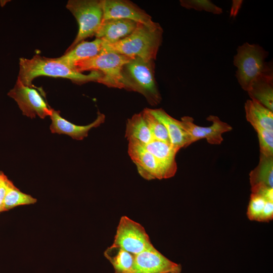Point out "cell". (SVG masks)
<instances>
[{"label":"cell","mask_w":273,"mask_h":273,"mask_svg":"<svg viewBox=\"0 0 273 273\" xmlns=\"http://www.w3.org/2000/svg\"><path fill=\"white\" fill-rule=\"evenodd\" d=\"M46 76L61 77L70 80L72 82L82 84L90 81L99 82L103 73L99 71H91L88 74L78 72L56 58H49L35 55L31 59H19L18 79L24 84L35 87L32 81L35 78Z\"/></svg>","instance_id":"6da1fadb"},{"label":"cell","mask_w":273,"mask_h":273,"mask_svg":"<svg viewBox=\"0 0 273 273\" xmlns=\"http://www.w3.org/2000/svg\"><path fill=\"white\" fill-rule=\"evenodd\" d=\"M163 29L157 23L147 26L138 23L128 36L114 43L103 41L102 52H109L127 56L139 57L145 61L155 60L162 42Z\"/></svg>","instance_id":"7a4b0ae2"},{"label":"cell","mask_w":273,"mask_h":273,"mask_svg":"<svg viewBox=\"0 0 273 273\" xmlns=\"http://www.w3.org/2000/svg\"><path fill=\"white\" fill-rule=\"evenodd\" d=\"M155 66L154 60L145 61L135 57L125 64L121 71L122 88L142 94L152 106L161 101L155 77Z\"/></svg>","instance_id":"3957f363"},{"label":"cell","mask_w":273,"mask_h":273,"mask_svg":"<svg viewBox=\"0 0 273 273\" xmlns=\"http://www.w3.org/2000/svg\"><path fill=\"white\" fill-rule=\"evenodd\" d=\"M268 56V52L257 44L245 42L238 47L233 61L237 68L235 76L245 91L257 78L273 76L272 63L265 61Z\"/></svg>","instance_id":"277c9868"},{"label":"cell","mask_w":273,"mask_h":273,"mask_svg":"<svg viewBox=\"0 0 273 273\" xmlns=\"http://www.w3.org/2000/svg\"><path fill=\"white\" fill-rule=\"evenodd\" d=\"M66 7L78 24L77 35L67 52L96 35L103 21V11L102 0H69Z\"/></svg>","instance_id":"5b68a950"},{"label":"cell","mask_w":273,"mask_h":273,"mask_svg":"<svg viewBox=\"0 0 273 273\" xmlns=\"http://www.w3.org/2000/svg\"><path fill=\"white\" fill-rule=\"evenodd\" d=\"M131 58L117 53L102 52L100 54L86 60L80 61L73 69L82 73L85 71H99L103 74L98 83L109 87L122 88L120 79L123 66Z\"/></svg>","instance_id":"8992f818"},{"label":"cell","mask_w":273,"mask_h":273,"mask_svg":"<svg viewBox=\"0 0 273 273\" xmlns=\"http://www.w3.org/2000/svg\"><path fill=\"white\" fill-rule=\"evenodd\" d=\"M112 245L134 255L154 247L144 228L126 216L120 218Z\"/></svg>","instance_id":"52a82bcc"},{"label":"cell","mask_w":273,"mask_h":273,"mask_svg":"<svg viewBox=\"0 0 273 273\" xmlns=\"http://www.w3.org/2000/svg\"><path fill=\"white\" fill-rule=\"evenodd\" d=\"M36 87H30L24 84L17 78L14 87L8 95L17 103L22 114L31 118L38 116L44 118L50 116L53 109L43 98Z\"/></svg>","instance_id":"ba28073f"},{"label":"cell","mask_w":273,"mask_h":273,"mask_svg":"<svg viewBox=\"0 0 273 273\" xmlns=\"http://www.w3.org/2000/svg\"><path fill=\"white\" fill-rule=\"evenodd\" d=\"M207 120L212 122V124L204 127L194 123V120L191 117L186 116L181 117L180 123L188 134L189 146L202 139H206L210 144H220L223 141L222 134L232 129L231 125L221 121L216 116L209 115Z\"/></svg>","instance_id":"9c48e42d"},{"label":"cell","mask_w":273,"mask_h":273,"mask_svg":"<svg viewBox=\"0 0 273 273\" xmlns=\"http://www.w3.org/2000/svg\"><path fill=\"white\" fill-rule=\"evenodd\" d=\"M103 20L124 19L147 26H154L151 16L133 2L128 0H102Z\"/></svg>","instance_id":"30bf717a"},{"label":"cell","mask_w":273,"mask_h":273,"mask_svg":"<svg viewBox=\"0 0 273 273\" xmlns=\"http://www.w3.org/2000/svg\"><path fill=\"white\" fill-rule=\"evenodd\" d=\"M128 153L143 178L147 180L165 178L161 165L144 145L136 140H128Z\"/></svg>","instance_id":"8fae6325"},{"label":"cell","mask_w":273,"mask_h":273,"mask_svg":"<svg viewBox=\"0 0 273 273\" xmlns=\"http://www.w3.org/2000/svg\"><path fill=\"white\" fill-rule=\"evenodd\" d=\"M179 264L168 259L153 247L134 256L132 273H166L176 269Z\"/></svg>","instance_id":"7c38bea8"},{"label":"cell","mask_w":273,"mask_h":273,"mask_svg":"<svg viewBox=\"0 0 273 273\" xmlns=\"http://www.w3.org/2000/svg\"><path fill=\"white\" fill-rule=\"evenodd\" d=\"M50 117L52 120L50 130L52 133L67 134L76 140H82L87 136L91 129L100 126L105 119V115L98 112L97 118L92 123L86 125H78L62 117L60 111L54 109Z\"/></svg>","instance_id":"4fadbf2b"},{"label":"cell","mask_w":273,"mask_h":273,"mask_svg":"<svg viewBox=\"0 0 273 273\" xmlns=\"http://www.w3.org/2000/svg\"><path fill=\"white\" fill-rule=\"evenodd\" d=\"M138 23L124 19H109L103 20L96 37L107 43H114L130 35Z\"/></svg>","instance_id":"5bb4252c"},{"label":"cell","mask_w":273,"mask_h":273,"mask_svg":"<svg viewBox=\"0 0 273 273\" xmlns=\"http://www.w3.org/2000/svg\"><path fill=\"white\" fill-rule=\"evenodd\" d=\"M144 146L161 165L165 178L173 176L177 170L175 158L178 151L172 147L170 143L155 140Z\"/></svg>","instance_id":"9a60e30c"},{"label":"cell","mask_w":273,"mask_h":273,"mask_svg":"<svg viewBox=\"0 0 273 273\" xmlns=\"http://www.w3.org/2000/svg\"><path fill=\"white\" fill-rule=\"evenodd\" d=\"M149 110L165 126L172 147L179 151L180 149L189 146L188 134L181 127L180 120L173 118L162 109Z\"/></svg>","instance_id":"2e32d148"},{"label":"cell","mask_w":273,"mask_h":273,"mask_svg":"<svg viewBox=\"0 0 273 273\" xmlns=\"http://www.w3.org/2000/svg\"><path fill=\"white\" fill-rule=\"evenodd\" d=\"M103 40L96 38L93 41H82L71 50L65 52L57 60L73 68L76 63L88 59L101 53Z\"/></svg>","instance_id":"e0dca14e"},{"label":"cell","mask_w":273,"mask_h":273,"mask_svg":"<svg viewBox=\"0 0 273 273\" xmlns=\"http://www.w3.org/2000/svg\"><path fill=\"white\" fill-rule=\"evenodd\" d=\"M247 120L254 129L273 130V112L258 101L250 99L245 104Z\"/></svg>","instance_id":"ac0fdd59"},{"label":"cell","mask_w":273,"mask_h":273,"mask_svg":"<svg viewBox=\"0 0 273 273\" xmlns=\"http://www.w3.org/2000/svg\"><path fill=\"white\" fill-rule=\"evenodd\" d=\"M247 92L251 99L273 111V76H263L255 80Z\"/></svg>","instance_id":"d6986e66"},{"label":"cell","mask_w":273,"mask_h":273,"mask_svg":"<svg viewBox=\"0 0 273 273\" xmlns=\"http://www.w3.org/2000/svg\"><path fill=\"white\" fill-rule=\"evenodd\" d=\"M104 254L112 265L115 273H132L135 255L113 245L108 247Z\"/></svg>","instance_id":"ffe728a7"},{"label":"cell","mask_w":273,"mask_h":273,"mask_svg":"<svg viewBox=\"0 0 273 273\" xmlns=\"http://www.w3.org/2000/svg\"><path fill=\"white\" fill-rule=\"evenodd\" d=\"M125 135L128 141L136 140L144 145L153 140L142 112L127 120Z\"/></svg>","instance_id":"44dd1931"},{"label":"cell","mask_w":273,"mask_h":273,"mask_svg":"<svg viewBox=\"0 0 273 273\" xmlns=\"http://www.w3.org/2000/svg\"><path fill=\"white\" fill-rule=\"evenodd\" d=\"M251 187L262 185L273 187V156L260 155L258 165L250 173Z\"/></svg>","instance_id":"7402d4cb"},{"label":"cell","mask_w":273,"mask_h":273,"mask_svg":"<svg viewBox=\"0 0 273 273\" xmlns=\"http://www.w3.org/2000/svg\"><path fill=\"white\" fill-rule=\"evenodd\" d=\"M36 202V198L20 191L11 180L4 199L3 211H8L18 206L33 204Z\"/></svg>","instance_id":"603a6c76"},{"label":"cell","mask_w":273,"mask_h":273,"mask_svg":"<svg viewBox=\"0 0 273 273\" xmlns=\"http://www.w3.org/2000/svg\"><path fill=\"white\" fill-rule=\"evenodd\" d=\"M142 113L153 140L170 143L168 134L165 126L149 111V108L144 109Z\"/></svg>","instance_id":"cb8c5ba5"},{"label":"cell","mask_w":273,"mask_h":273,"mask_svg":"<svg viewBox=\"0 0 273 273\" xmlns=\"http://www.w3.org/2000/svg\"><path fill=\"white\" fill-rule=\"evenodd\" d=\"M179 2L181 6L187 9L204 11L217 15L222 13L221 8L209 0H180Z\"/></svg>","instance_id":"d4e9b609"},{"label":"cell","mask_w":273,"mask_h":273,"mask_svg":"<svg viewBox=\"0 0 273 273\" xmlns=\"http://www.w3.org/2000/svg\"><path fill=\"white\" fill-rule=\"evenodd\" d=\"M255 130L258 135L260 154L267 157L273 156V130L262 128Z\"/></svg>","instance_id":"484cf974"},{"label":"cell","mask_w":273,"mask_h":273,"mask_svg":"<svg viewBox=\"0 0 273 273\" xmlns=\"http://www.w3.org/2000/svg\"><path fill=\"white\" fill-rule=\"evenodd\" d=\"M267 201L259 195L251 193L247 212L250 220L258 221Z\"/></svg>","instance_id":"4316f807"},{"label":"cell","mask_w":273,"mask_h":273,"mask_svg":"<svg viewBox=\"0 0 273 273\" xmlns=\"http://www.w3.org/2000/svg\"><path fill=\"white\" fill-rule=\"evenodd\" d=\"M10 180L3 173L0 178V213L3 212V205Z\"/></svg>","instance_id":"83f0119b"},{"label":"cell","mask_w":273,"mask_h":273,"mask_svg":"<svg viewBox=\"0 0 273 273\" xmlns=\"http://www.w3.org/2000/svg\"><path fill=\"white\" fill-rule=\"evenodd\" d=\"M273 218V201H267L258 221L268 222Z\"/></svg>","instance_id":"f1b7e54d"},{"label":"cell","mask_w":273,"mask_h":273,"mask_svg":"<svg viewBox=\"0 0 273 273\" xmlns=\"http://www.w3.org/2000/svg\"><path fill=\"white\" fill-rule=\"evenodd\" d=\"M242 1H233L230 13L231 17H236L242 6Z\"/></svg>","instance_id":"f546056e"},{"label":"cell","mask_w":273,"mask_h":273,"mask_svg":"<svg viewBox=\"0 0 273 273\" xmlns=\"http://www.w3.org/2000/svg\"><path fill=\"white\" fill-rule=\"evenodd\" d=\"M181 271V266L180 264L177 267L176 269L172 270L171 271H168L166 273H180Z\"/></svg>","instance_id":"4dcf8cb0"},{"label":"cell","mask_w":273,"mask_h":273,"mask_svg":"<svg viewBox=\"0 0 273 273\" xmlns=\"http://www.w3.org/2000/svg\"><path fill=\"white\" fill-rule=\"evenodd\" d=\"M0 4L2 7H3L7 3L6 1H0Z\"/></svg>","instance_id":"1f68e13d"},{"label":"cell","mask_w":273,"mask_h":273,"mask_svg":"<svg viewBox=\"0 0 273 273\" xmlns=\"http://www.w3.org/2000/svg\"><path fill=\"white\" fill-rule=\"evenodd\" d=\"M3 173V172L2 171H0V178H1V177Z\"/></svg>","instance_id":"d6a6232c"}]
</instances>
